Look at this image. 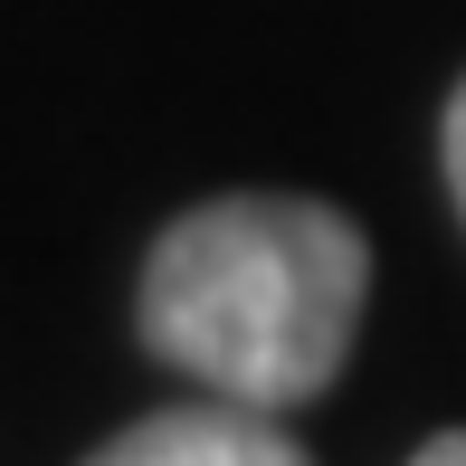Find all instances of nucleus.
Segmentation results:
<instances>
[{"label": "nucleus", "instance_id": "1", "mask_svg": "<svg viewBox=\"0 0 466 466\" xmlns=\"http://www.w3.org/2000/svg\"><path fill=\"white\" fill-rule=\"evenodd\" d=\"M371 305V238L314 190L190 200L134 277V333L162 371L248 410H314Z\"/></svg>", "mask_w": 466, "mask_h": 466}, {"label": "nucleus", "instance_id": "2", "mask_svg": "<svg viewBox=\"0 0 466 466\" xmlns=\"http://www.w3.org/2000/svg\"><path fill=\"white\" fill-rule=\"evenodd\" d=\"M86 466H314V448L286 429L277 410L248 400H181V410H143L134 429H115Z\"/></svg>", "mask_w": 466, "mask_h": 466}, {"label": "nucleus", "instance_id": "3", "mask_svg": "<svg viewBox=\"0 0 466 466\" xmlns=\"http://www.w3.org/2000/svg\"><path fill=\"white\" fill-rule=\"evenodd\" d=\"M438 172H448V200L466 219V76L448 86V115H438Z\"/></svg>", "mask_w": 466, "mask_h": 466}, {"label": "nucleus", "instance_id": "4", "mask_svg": "<svg viewBox=\"0 0 466 466\" xmlns=\"http://www.w3.org/2000/svg\"><path fill=\"white\" fill-rule=\"evenodd\" d=\"M410 466H466V429H438V438H429V448H419Z\"/></svg>", "mask_w": 466, "mask_h": 466}]
</instances>
